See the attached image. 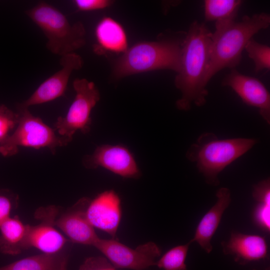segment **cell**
Instances as JSON below:
<instances>
[{
    "instance_id": "7402d4cb",
    "label": "cell",
    "mask_w": 270,
    "mask_h": 270,
    "mask_svg": "<svg viewBox=\"0 0 270 270\" xmlns=\"http://www.w3.org/2000/svg\"><path fill=\"white\" fill-rule=\"evenodd\" d=\"M244 49L249 58L254 62L256 72L265 69L270 70V48L268 46L260 44L252 38L247 42Z\"/></svg>"
},
{
    "instance_id": "ba28073f",
    "label": "cell",
    "mask_w": 270,
    "mask_h": 270,
    "mask_svg": "<svg viewBox=\"0 0 270 270\" xmlns=\"http://www.w3.org/2000/svg\"><path fill=\"white\" fill-rule=\"evenodd\" d=\"M94 246L116 268L145 270L155 266L156 259L161 254L160 248L152 242H147L132 248L116 238H99Z\"/></svg>"
},
{
    "instance_id": "3957f363",
    "label": "cell",
    "mask_w": 270,
    "mask_h": 270,
    "mask_svg": "<svg viewBox=\"0 0 270 270\" xmlns=\"http://www.w3.org/2000/svg\"><path fill=\"white\" fill-rule=\"evenodd\" d=\"M258 142L254 138L220 139L213 133L204 132L190 146L186 157L196 164L208 184L218 186L220 173Z\"/></svg>"
},
{
    "instance_id": "277c9868",
    "label": "cell",
    "mask_w": 270,
    "mask_h": 270,
    "mask_svg": "<svg viewBox=\"0 0 270 270\" xmlns=\"http://www.w3.org/2000/svg\"><path fill=\"white\" fill-rule=\"evenodd\" d=\"M182 42H143L134 45L116 60L113 74L117 78L158 70L176 73L180 64Z\"/></svg>"
},
{
    "instance_id": "44dd1931",
    "label": "cell",
    "mask_w": 270,
    "mask_h": 270,
    "mask_svg": "<svg viewBox=\"0 0 270 270\" xmlns=\"http://www.w3.org/2000/svg\"><path fill=\"white\" fill-rule=\"evenodd\" d=\"M190 244L188 242L170 248L156 262L155 266L164 270H187L185 261Z\"/></svg>"
},
{
    "instance_id": "5b68a950",
    "label": "cell",
    "mask_w": 270,
    "mask_h": 270,
    "mask_svg": "<svg viewBox=\"0 0 270 270\" xmlns=\"http://www.w3.org/2000/svg\"><path fill=\"white\" fill-rule=\"evenodd\" d=\"M26 14L47 38L46 48L52 53L62 56L74 52L85 44L83 24L80 22L71 24L54 6L40 2L26 10Z\"/></svg>"
},
{
    "instance_id": "6da1fadb",
    "label": "cell",
    "mask_w": 270,
    "mask_h": 270,
    "mask_svg": "<svg viewBox=\"0 0 270 270\" xmlns=\"http://www.w3.org/2000/svg\"><path fill=\"white\" fill-rule=\"evenodd\" d=\"M212 34L206 24L194 21L190 24L182 42L180 64L174 79L176 87L182 96L176 108L180 110H190L206 102L208 91L205 76L209 63Z\"/></svg>"
},
{
    "instance_id": "7a4b0ae2",
    "label": "cell",
    "mask_w": 270,
    "mask_h": 270,
    "mask_svg": "<svg viewBox=\"0 0 270 270\" xmlns=\"http://www.w3.org/2000/svg\"><path fill=\"white\" fill-rule=\"evenodd\" d=\"M270 24V16L262 12L244 16L240 22L215 26L212 34L210 58L205 76L207 85L212 78L223 68H236L248 41Z\"/></svg>"
},
{
    "instance_id": "9a60e30c",
    "label": "cell",
    "mask_w": 270,
    "mask_h": 270,
    "mask_svg": "<svg viewBox=\"0 0 270 270\" xmlns=\"http://www.w3.org/2000/svg\"><path fill=\"white\" fill-rule=\"evenodd\" d=\"M217 201L200 221L190 244L196 242L207 253L212 250V238L220 224L225 210L231 202V192L227 188H221L216 192Z\"/></svg>"
},
{
    "instance_id": "8fae6325",
    "label": "cell",
    "mask_w": 270,
    "mask_h": 270,
    "mask_svg": "<svg viewBox=\"0 0 270 270\" xmlns=\"http://www.w3.org/2000/svg\"><path fill=\"white\" fill-rule=\"evenodd\" d=\"M222 84L232 88L244 103L256 108L262 118L270 124V94L262 82L232 68L224 78Z\"/></svg>"
},
{
    "instance_id": "d4e9b609",
    "label": "cell",
    "mask_w": 270,
    "mask_h": 270,
    "mask_svg": "<svg viewBox=\"0 0 270 270\" xmlns=\"http://www.w3.org/2000/svg\"><path fill=\"white\" fill-rule=\"evenodd\" d=\"M78 270H117L105 257L90 256L86 258L80 266Z\"/></svg>"
},
{
    "instance_id": "4fadbf2b",
    "label": "cell",
    "mask_w": 270,
    "mask_h": 270,
    "mask_svg": "<svg viewBox=\"0 0 270 270\" xmlns=\"http://www.w3.org/2000/svg\"><path fill=\"white\" fill-rule=\"evenodd\" d=\"M90 200L88 198L79 200L58 218L54 224L73 242L94 246L99 237L86 216Z\"/></svg>"
},
{
    "instance_id": "ac0fdd59",
    "label": "cell",
    "mask_w": 270,
    "mask_h": 270,
    "mask_svg": "<svg viewBox=\"0 0 270 270\" xmlns=\"http://www.w3.org/2000/svg\"><path fill=\"white\" fill-rule=\"evenodd\" d=\"M18 216L10 217L0 224V250L2 253L15 255L24 248V242L27 231Z\"/></svg>"
},
{
    "instance_id": "ffe728a7",
    "label": "cell",
    "mask_w": 270,
    "mask_h": 270,
    "mask_svg": "<svg viewBox=\"0 0 270 270\" xmlns=\"http://www.w3.org/2000/svg\"><path fill=\"white\" fill-rule=\"evenodd\" d=\"M66 258L62 254H42L0 267V270H60Z\"/></svg>"
},
{
    "instance_id": "7c38bea8",
    "label": "cell",
    "mask_w": 270,
    "mask_h": 270,
    "mask_svg": "<svg viewBox=\"0 0 270 270\" xmlns=\"http://www.w3.org/2000/svg\"><path fill=\"white\" fill-rule=\"evenodd\" d=\"M86 214L94 228L116 238L122 218L120 199L113 190L104 191L90 200Z\"/></svg>"
},
{
    "instance_id": "5bb4252c",
    "label": "cell",
    "mask_w": 270,
    "mask_h": 270,
    "mask_svg": "<svg viewBox=\"0 0 270 270\" xmlns=\"http://www.w3.org/2000/svg\"><path fill=\"white\" fill-rule=\"evenodd\" d=\"M223 252L230 255L240 264L264 260L268 257V246L264 236L232 231L228 242L221 243Z\"/></svg>"
},
{
    "instance_id": "f546056e",
    "label": "cell",
    "mask_w": 270,
    "mask_h": 270,
    "mask_svg": "<svg viewBox=\"0 0 270 270\" xmlns=\"http://www.w3.org/2000/svg\"><path fill=\"white\" fill-rule=\"evenodd\" d=\"M256 270L254 269V270ZM266 270H270V268H267L266 269Z\"/></svg>"
},
{
    "instance_id": "603a6c76",
    "label": "cell",
    "mask_w": 270,
    "mask_h": 270,
    "mask_svg": "<svg viewBox=\"0 0 270 270\" xmlns=\"http://www.w3.org/2000/svg\"><path fill=\"white\" fill-rule=\"evenodd\" d=\"M18 122V114L4 104L0 105V146L12 133Z\"/></svg>"
},
{
    "instance_id": "2e32d148",
    "label": "cell",
    "mask_w": 270,
    "mask_h": 270,
    "mask_svg": "<svg viewBox=\"0 0 270 270\" xmlns=\"http://www.w3.org/2000/svg\"><path fill=\"white\" fill-rule=\"evenodd\" d=\"M56 210L46 220L34 226H27L24 242V248H36L44 254L60 253L66 242V240L54 226Z\"/></svg>"
},
{
    "instance_id": "52a82bcc",
    "label": "cell",
    "mask_w": 270,
    "mask_h": 270,
    "mask_svg": "<svg viewBox=\"0 0 270 270\" xmlns=\"http://www.w3.org/2000/svg\"><path fill=\"white\" fill-rule=\"evenodd\" d=\"M72 84L76 92L74 100L66 115L58 117L53 128L58 135L71 140L77 131L84 134L90 131L91 112L100 99L94 82L86 78H76Z\"/></svg>"
},
{
    "instance_id": "30bf717a",
    "label": "cell",
    "mask_w": 270,
    "mask_h": 270,
    "mask_svg": "<svg viewBox=\"0 0 270 270\" xmlns=\"http://www.w3.org/2000/svg\"><path fill=\"white\" fill-rule=\"evenodd\" d=\"M62 68L44 81L27 100L18 104L28 107L51 102L64 94L72 72L82 68V59L72 52L61 56Z\"/></svg>"
},
{
    "instance_id": "d6986e66",
    "label": "cell",
    "mask_w": 270,
    "mask_h": 270,
    "mask_svg": "<svg viewBox=\"0 0 270 270\" xmlns=\"http://www.w3.org/2000/svg\"><path fill=\"white\" fill-rule=\"evenodd\" d=\"M242 2L240 0H205V20L207 22L214 21L215 26L235 21Z\"/></svg>"
},
{
    "instance_id": "484cf974",
    "label": "cell",
    "mask_w": 270,
    "mask_h": 270,
    "mask_svg": "<svg viewBox=\"0 0 270 270\" xmlns=\"http://www.w3.org/2000/svg\"><path fill=\"white\" fill-rule=\"evenodd\" d=\"M16 200L14 194L7 190H0V224L9 218Z\"/></svg>"
},
{
    "instance_id": "e0dca14e",
    "label": "cell",
    "mask_w": 270,
    "mask_h": 270,
    "mask_svg": "<svg viewBox=\"0 0 270 270\" xmlns=\"http://www.w3.org/2000/svg\"><path fill=\"white\" fill-rule=\"evenodd\" d=\"M96 43L94 50L102 54L103 52L124 53L128 49L126 34L123 26L110 17H104L100 20L95 28Z\"/></svg>"
},
{
    "instance_id": "8992f818",
    "label": "cell",
    "mask_w": 270,
    "mask_h": 270,
    "mask_svg": "<svg viewBox=\"0 0 270 270\" xmlns=\"http://www.w3.org/2000/svg\"><path fill=\"white\" fill-rule=\"evenodd\" d=\"M16 112L18 122L9 138L0 146V154L2 156L15 155L20 147L48 148L54 154L57 148L66 146L71 142L66 137L58 135L40 118L34 116L28 108L18 104Z\"/></svg>"
},
{
    "instance_id": "83f0119b",
    "label": "cell",
    "mask_w": 270,
    "mask_h": 270,
    "mask_svg": "<svg viewBox=\"0 0 270 270\" xmlns=\"http://www.w3.org/2000/svg\"><path fill=\"white\" fill-rule=\"evenodd\" d=\"M74 2L78 10L83 12L104 9L112 3L108 0H76Z\"/></svg>"
},
{
    "instance_id": "cb8c5ba5",
    "label": "cell",
    "mask_w": 270,
    "mask_h": 270,
    "mask_svg": "<svg viewBox=\"0 0 270 270\" xmlns=\"http://www.w3.org/2000/svg\"><path fill=\"white\" fill-rule=\"evenodd\" d=\"M270 204L258 202L253 212V219L256 224L262 230L270 232Z\"/></svg>"
},
{
    "instance_id": "9c48e42d",
    "label": "cell",
    "mask_w": 270,
    "mask_h": 270,
    "mask_svg": "<svg viewBox=\"0 0 270 270\" xmlns=\"http://www.w3.org/2000/svg\"><path fill=\"white\" fill-rule=\"evenodd\" d=\"M82 163L86 168H106L122 178H138L140 171L130 150L122 145L98 146L91 154L84 156Z\"/></svg>"
},
{
    "instance_id": "f1b7e54d",
    "label": "cell",
    "mask_w": 270,
    "mask_h": 270,
    "mask_svg": "<svg viewBox=\"0 0 270 270\" xmlns=\"http://www.w3.org/2000/svg\"><path fill=\"white\" fill-rule=\"evenodd\" d=\"M68 258H66L62 264L60 270H67Z\"/></svg>"
},
{
    "instance_id": "4316f807",
    "label": "cell",
    "mask_w": 270,
    "mask_h": 270,
    "mask_svg": "<svg viewBox=\"0 0 270 270\" xmlns=\"http://www.w3.org/2000/svg\"><path fill=\"white\" fill-rule=\"evenodd\" d=\"M254 199L258 202L270 204V180H263L254 186L252 193Z\"/></svg>"
}]
</instances>
